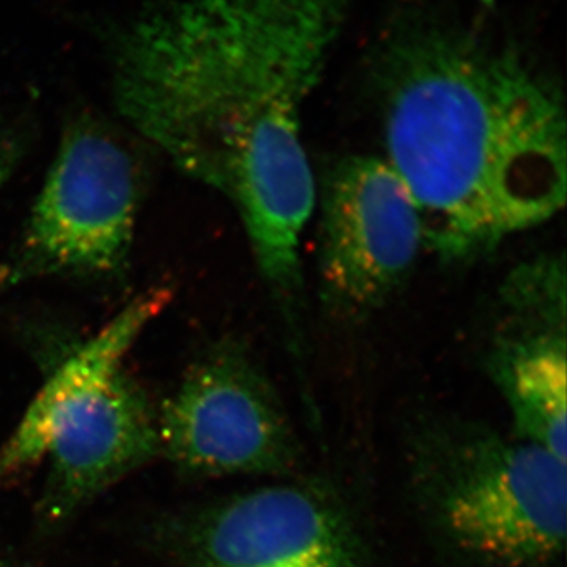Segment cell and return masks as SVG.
<instances>
[{
  "mask_svg": "<svg viewBox=\"0 0 567 567\" xmlns=\"http://www.w3.org/2000/svg\"><path fill=\"white\" fill-rule=\"evenodd\" d=\"M169 300L167 289L140 295L52 365L20 424L0 446V483L50 461L39 499L44 527H61L162 454L158 412L123 361Z\"/></svg>",
  "mask_w": 567,
  "mask_h": 567,
  "instance_id": "3957f363",
  "label": "cell"
},
{
  "mask_svg": "<svg viewBox=\"0 0 567 567\" xmlns=\"http://www.w3.org/2000/svg\"><path fill=\"white\" fill-rule=\"evenodd\" d=\"M158 431L162 454L192 477L284 475L300 453L278 393L237 341L192 364L158 413Z\"/></svg>",
  "mask_w": 567,
  "mask_h": 567,
  "instance_id": "52a82bcc",
  "label": "cell"
},
{
  "mask_svg": "<svg viewBox=\"0 0 567 567\" xmlns=\"http://www.w3.org/2000/svg\"><path fill=\"white\" fill-rule=\"evenodd\" d=\"M21 142L13 130L0 125V193L20 162Z\"/></svg>",
  "mask_w": 567,
  "mask_h": 567,
  "instance_id": "30bf717a",
  "label": "cell"
},
{
  "mask_svg": "<svg viewBox=\"0 0 567 567\" xmlns=\"http://www.w3.org/2000/svg\"><path fill=\"white\" fill-rule=\"evenodd\" d=\"M383 159L415 200L425 251L457 264L565 208L561 89L522 52L405 14L372 61Z\"/></svg>",
  "mask_w": 567,
  "mask_h": 567,
  "instance_id": "7a4b0ae2",
  "label": "cell"
},
{
  "mask_svg": "<svg viewBox=\"0 0 567 567\" xmlns=\"http://www.w3.org/2000/svg\"><path fill=\"white\" fill-rule=\"evenodd\" d=\"M565 254L514 267L496 290L487 368L505 395L517 439L567 462V297Z\"/></svg>",
  "mask_w": 567,
  "mask_h": 567,
  "instance_id": "ba28073f",
  "label": "cell"
},
{
  "mask_svg": "<svg viewBox=\"0 0 567 567\" xmlns=\"http://www.w3.org/2000/svg\"><path fill=\"white\" fill-rule=\"evenodd\" d=\"M567 462L486 429H446L416 458L421 502L436 529L468 557L544 567L561 557Z\"/></svg>",
  "mask_w": 567,
  "mask_h": 567,
  "instance_id": "277c9868",
  "label": "cell"
},
{
  "mask_svg": "<svg viewBox=\"0 0 567 567\" xmlns=\"http://www.w3.org/2000/svg\"><path fill=\"white\" fill-rule=\"evenodd\" d=\"M319 203L320 298L331 316L361 322L412 274L424 248L412 194L375 155H350L324 173Z\"/></svg>",
  "mask_w": 567,
  "mask_h": 567,
  "instance_id": "8992f818",
  "label": "cell"
},
{
  "mask_svg": "<svg viewBox=\"0 0 567 567\" xmlns=\"http://www.w3.org/2000/svg\"><path fill=\"white\" fill-rule=\"evenodd\" d=\"M140 208L128 151L91 121L71 126L51 164L0 289L54 276L110 278L125 270Z\"/></svg>",
  "mask_w": 567,
  "mask_h": 567,
  "instance_id": "5b68a950",
  "label": "cell"
},
{
  "mask_svg": "<svg viewBox=\"0 0 567 567\" xmlns=\"http://www.w3.org/2000/svg\"><path fill=\"white\" fill-rule=\"evenodd\" d=\"M0 567H3L2 565H0Z\"/></svg>",
  "mask_w": 567,
  "mask_h": 567,
  "instance_id": "8fae6325",
  "label": "cell"
},
{
  "mask_svg": "<svg viewBox=\"0 0 567 567\" xmlns=\"http://www.w3.org/2000/svg\"><path fill=\"white\" fill-rule=\"evenodd\" d=\"M173 532L185 567H365L363 543L344 507L300 484L230 496Z\"/></svg>",
  "mask_w": 567,
  "mask_h": 567,
  "instance_id": "9c48e42d",
  "label": "cell"
},
{
  "mask_svg": "<svg viewBox=\"0 0 567 567\" xmlns=\"http://www.w3.org/2000/svg\"><path fill=\"white\" fill-rule=\"evenodd\" d=\"M354 0H166L112 43L118 110L234 205L271 293L301 286L303 112Z\"/></svg>",
  "mask_w": 567,
  "mask_h": 567,
  "instance_id": "6da1fadb",
  "label": "cell"
}]
</instances>
